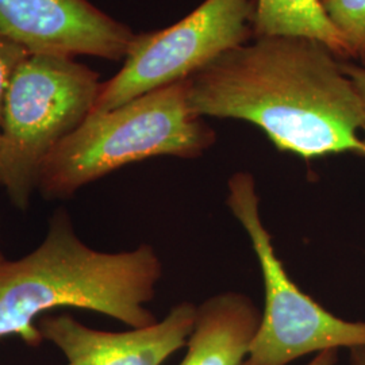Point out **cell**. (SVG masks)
<instances>
[{
	"mask_svg": "<svg viewBox=\"0 0 365 365\" xmlns=\"http://www.w3.org/2000/svg\"><path fill=\"white\" fill-rule=\"evenodd\" d=\"M217 133L188 102V78L91 113L57 145L39 173L45 197L66 199L106 175L152 157L197 158Z\"/></svg>",
	"mask_w": 365,
	"mask_h": 365,
	"instance_id": "3957f363",
	"label": "cell"
},
{
	"mask_svg": "<svg viewBox=\"0 0 365 365\" xmlns=\"http://www.w3.org/2000/svg\"><path fill=\"white\" fill-rule=\"evenodd\" d=\"M339 64L344 73L351 78L365 111V57L361 58V64H352L348 61H339Z\"/></svg>",
	"mask_w": 365,
	"mask_h": 365,
	"instance_id": "4fadbf2b",
	"label": "cell"
},
{
	"mask_svg": "<svg viewBox=\"0 0 365 365\" xmlns=\"http://www.w3.org/2000/svg\"><path fill=\"white\" fill-rule=\"evenodd\" d=\"M30 53L11 38L0 33V126L3 118V107L10 83L18 66L26 58Z\"/></svg>",
	"mask_w": 365,
	"mask_h": 365,
	"instance_id": "7c38bea8",
	"label": "cell"
},
{
	"mask_svg": "<svg viewBox=\"0 0 365 365\" xmlns=\"http://www.w3.org/2000/svg\"><path fill=\"white\" fill-rule=\"evenodd\" d=\"M101 87L72 57L30 53L18 66L0 126L1 185L16 209L29 207L45 160L91 114Z\"/></svg>",
	"mask_w": 365,
	"mask_h": 365,
	"instance_id": "277c9868",
	"label": "cell"
},
{
	"mask_svg": "<svg viewBox=\"0 0 365 365\" xmlns=\"http://www.w3.org/2000/svg\"><path fill=\"white\" fill-rule=\"evenodd\" d=\"M260 322V310L248 295L226 291L210 297L196 307L180 365L244 364Z\"/></svg>",
	"mask_w": 365,
	"mask_h": 365,
	"instance_id": "9c48e42d",
	"label": "cell"
},
{
	"mask_svg": "<svg viewBox=\"0 0 365 365\" xmlns=\"http://www.w3.org/2000/svg\"><path fill=\"white\" fill-rule=\"evenodd\" d=\"M257 0H205L175 25L135 36L120 71L103 83L91 113L125 105L192 76L227 51L255 38Z\"/></svg>",
	"mask_w": 365,
	"mask_h": 365,
	"instance_id": "8992f818",
	"label": "cell"
},
{
	"mask_svg": "<svg viewBox=\"0 0 365 365\" xmlns=\"http://www.w3.org/2000/svg\"><path fill=\"white\" fill-rule=\"evenodd\" d=\"M188 102L199 117L249 122L304 160L364 157L360 96L317 39L267 36L227 51L188 78Z\"/></svg>",
	"mask_w": 365,
	"mask_h": 365,
	"instance_id": "6da1fadb",
	"label": "cell"
},
{
	"mask_svg": "<svg viewBox=\"0 0 365 365\" xmlns=\"http://www.w3.org/2000/svg\"><path fill=\"white\" fill-rule=\"evenodd\" d=\"M364 57H365V56H364ZM364 57H363V58H364Z\"/></svg>",
	"mask_w": 365,
	"mask_h": 365,
	"instance_id": "d6986e66",
	"label": "cell"
},
{
	"mask_svg": "<svg viewBox=\"0 0 365 365\" xmlns=\"http://www.w3.org/2000/svg\"><path fill=\"white\" fill-rule=\"evenodd\" d=\"M0 33L31 54L125 58L135 34L88 0H0Z\"/></svg>",
	"mask_w": 365,
	"mask_h": 365,
	"instance_id": "52a82bcc",
	"label": "cell"
},
{
	"mask_svg": "<svg viewBox=\"0 0 365 365\" xmlns=\"http://www.w3.org/2000/svg\"><path fill=\"white\" fill-rule=\"evenodd\" d=\"M253 34L255 38L298 36L317 39L339 58H351L345 39L329 19L321 0H257Z\"/></svg>",
	"mask_w": 365,
	"mask_h": 365,
	"instance_id": "30bf717a",
	"label": "cell"
},
{
	"mask_svg": "<svg viewBox=\"0 0 365 365\" xmlns=\"http://www.w3.org/2000/svg\"><path fill=\"white\" fill-rule=\"evenodd\" d=\"M351 351V365H365V345L356 346Z\"/></svg>",
	"mask_w": 365,
	"mask_h": 365,
	"instance_id": "9a60e30c",
	"label": "cell"
},
{
	"mask_svg": "<svg viewBox=\"0 0 365 365\" xmlns=\"http://www.w3.org/2000/svg\"><path fill=\"white\" fill-rule=\"evenodd\" d=\"M363 144H364V157H365V129L363 131Z\"/></svg>",
	"mask_w": 365,
	"mask_h": 365,
	"instance_id": "e0dca14e",
	"label": "cell"
},
{
	"mask_svg": "<svg viewBox=\"0 0 365 365\" xmlns=\"http://www.w3.org/2000/svg\"><path fill=\"white\" fill-rule=\"evenodd\" d=\"M6 260V259H4V256H3V253H1V252H0V262H1V261H4Z\"/></svg>",
	"mask_w": 365,
	"mask_h": 365,
	"instance_id": "ac0fdd59",
	"label": "cell"
},
{
	"mask_svg": "<svg viewBox=\"0 0 365 365\" xmlns=\"http://www.w3.org/2000/svg\"><path fill=\"white\" fill-rule=\"evenodd\" d=\"M163 276L153 247L107 253L86 245L66 211L54 212L48 233L26 256L0 262V339L16 336L36 346V319L60 307L111 317L131 329L156 324L146 309Z\"/></svg>",
	"mask_w": 365,
	"mask_h": 365,
	"instance_id": "7a4b0ae2",
	"label": "cell"
},
{
	"mask_svg": "<svg viewBox=\"0 0 365 365\" xmlns=\"http://www.w3.org/2000/svg\"><path fill=\"white\" fill-rule=\"evenodd\" d=\"M331 24L344 37L351 57L365 56V0H321Z\"/></svg>",
	"mask_w": 365,
	"mask_h": 365,
	"instance_id": "8fae6325",
	"label": "cell"
},
{
	"mask_svg": "<svg viewBox=\"0 0 365 365\" xmlns=\"http://www.w3.org/2000/svg\"><path fill=\"white\" fill-rule=\"evenodd\" d=\"M226 205L248 235L265 291L260 327L242 365H288L310 353L364 346L365 322L346 321L327 312L289 277L261 220L252 173L232 175Z\"/></svg>",
	"mask_w": 365,
	"mask_h": 365,
	"instance_id": "5b68a950",
	"label": "cell"
},
{
	"mask_svg": "<svg viewBox=\"0 0 365 365\" xmlns=\"http://www.w3.org/2000/svg\"><path fill=\"white\" fill-rule=\"evenodd\" d=\"M3 182V161H1V135H0V185Z\"/></svg>",
	"mask_w": 365,
	"mask_h": 365,
	"instance_id": "2e32d148",
	"label": "cell"
},
{
	"mask_svg": "<svg viewBox=\"0 0 365 365\" xmlns=\"http://www.w3.org/2000/svg\"><path fill=\"white\" fill-rule=\"evenodd\" d=\"M196 307L182 302L156 324L120 333L95 330L69 315L43 318L39 331L66 356L68 365H161L187 345Z\"/></svg>",
	"mask_w": 365,
	"mask_h": 365,
	"instance_id": "ba28073f",
	"label": "cell"
},
{
	"mask_svg": "<svg viewBox=\"0 0 365 365\" xmlns=\"http://www.w3.org/2000/svg\"><path fill=\"white\" fill-rule=\"evenodd\" d=\"M339 363V351L330 349L317 353V356L307 365H337Z\"/></svg>",
	"mask_w": 365,
	"mask_h": 365,
	"instance_id": "5bb4252c",
	"label": "cell"
}]
</instances>
